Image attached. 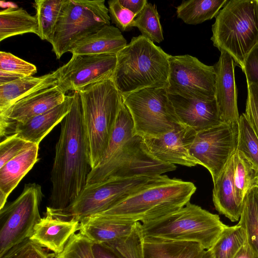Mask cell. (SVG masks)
Wrapping results in <instances>:
<instances>
[{
    "instance_id": "30",
    "label": "cell",
    "mask_w": 258,
    "mask_h": 258,
    "mask_svg": "<svg viewBox=\"0 0 258 258\" xmlns=\"http://www.w3.org/2000/svg\"><path fill=\"white\" fill-rule=\"evenodd\" d=\"M238 224L244 230L248 244L258 255V185L246 195Z\"/></svg>"
},
{
    "instance_id": "10",
    "label": "cell",
    "mask_w": 258,
    "mask_h": 258,
    "mask_svg": "<svg viewBox=\"0 0 258 258\" xmlns=\"http://www.w3.org/2000/svg\"><path fill=\"white\" fill-rule=\"evenodd\" d=\"M176 168L175 165L162 162L154 157L143 138L134 135L108 161L91 169L86 184L100 182L110 177L160 175Z\"/></svg>"
},
{
    "instance_id": "37",
    "label": "cell",
    "mask_w": 258,
    "mask_h": 258,
    "mask_svg": "<svg viewBox=\"0 0 258 258\" xmlns=\"http://www.w3.org/2000/svg\"><path fill=\"white\" fill-rule=\"evenodd\" d=\"M0 71L16 74L22 77L32 76L37 72L36 67L15 55L0 52Z\"/></svg>"
},
{
    "instance_id": "6",
    "label": "cell",
    "mask_w": 258,
    "mask_h": 258,
    "mask_svg": "<svg viewBox=\"0 0 258 258\" xmlns=\"http://www.w3.org/2000/svg\"><path fill=\"white\" fill-rule=\"evenodd\" d=\"M225 226L218 215L190 202L178 210L141 222L144 237L196 242L206 250Z\"/></svg>"
},
{
    "instance_id": "29",
    "label": "cell",
    "mask_w": 258,
    "mask_h": 258,
    "mask_svg": "<svg viewBox=\"0 0 258 258\" xmlns=\"http://www.w3.org/2000/svg\"><path fill=\"white\" fill-rule=\"evenodd\" d=\"M232 157L235 196L238 204L242 207L248 191L258 185V172L240 152L236 150Z\"/></svg>"
},
{
    "instance_id": "35",
    "label": "cell",
    "mask_w": 258,
    "mask_h": 258,
    "mask_svg": "<svg viewBox=\"0 0 258 258\" xmlns=\"http://www.w3.org/2000/svg\"><path fill=\"white\" fill-rule=\"evenodd\" d=\"M237 151L240 152L258 172V137L244 113L238 121Z\"/></svg>"
},
{
    "instance_id": "7",
    "label": "cell",
    "mask_w": 258,
    "mask_h": 258,
    "mask_svg": "<svg viewBox=\"0 0 258 258\" xmlns=\"http://www.w3.org/2000/svg\"><path fill=\"white\" fill-rule=\"evenodd\" d=\"M163 176L110 177L100 182L86 184L79 195L66 208L58 210L47 207L46 213L54 217L80 221L84 218L108 210Z\"/></svg>"
},
{
    "instance_id": "31",
    "label": "cell",
    "mask_w": 258,
    "mask_h": 258,
    "mask_svg": "<svg viewBox=\"0 0 258 258\" xmlns=\"http://www.w3.org/2000/svg\"><path fill=\"white\" fill-rule=\"evenodd\" d=\"M64 0L34 2L40 38L51 43Z\"/></svg>"
},
{
    "instance_id": "41",
    "label": "cell",
    "mask_w": 258,
    "mask_h": 258,
    "mask_svg": "<svg viewBox=\"0 0 258 258\" xmlns=\"http://www.w3.org/2000/svg\"><path fill=\"white\" fill-rule=\"evenodd\" d=\"M241 69L246 82L258 84V45L248 54Z\"/></svg>"
},
{
    "instance_id": "2",
    "label": "cell",
    "mask_w": 258,
    "mask_h": 258,
    "mask_svg": "<svg viewBox=\"0 0 258 258\" xmlns=\"http://www.w3.org/2000/svg\"><path fill=\"white\" fill-rule=\"evenodd\" d=\"M116 56L111 79L121 96L147 88L168 87L170 55L142 35L133 37Z\"/></svg>"
},
{
    "instance_id": "46",
    "label": "cell",
    "mask_w": 258,
    "mask_h": 258,
    "mask_svg": "<svg viewBox=\"0 0 258 258\" xmlns=\"http://www.w3.org/2000/svg\"><path fill=\"white\" fill-rule=\"evenodd\" d=\"M234 258H258V255L246 242L240 248Z\"/></svg>"
},
{
    "instance_id": "39",
    "label": "cell",
    "mask_w": 258,
    "mask_h": 258,
    "mask_svg": "<svg viewBox=\"0 0 258 258\" xmlns=\"http://www.w3.org/2000/svg\"><path fill=\"white\" fill-rule=\"evenodd\" d=\"M33 144L15 136L1 141L0 144V168Z\"/></svg>"
},
{
    "instance_id": "28",
    "label": "cell",
    "mask_w": 258,
    "mask_h": 258,
    "mask_svg": "<svg viewBox=\"0 0 258 258\" xmlns=\"http://www.w3.org/2000/svg\"><path fill=\"white\" fill-rule=\"evenodd\" d=\"M228 0L183 1L176 8L178 18L189 25L200 24L216 17Z\"/></svg>"
},
{
    "instance_id": "15",
    "label": "cell",
    "mask_w": 258,
    "mask_h": 258,
    "mask_svg": "<svg viewBox=\"0 0 258 258\" xmlns=\"http://www.w3.org/2000/svg\"><path fill=\"white\" fill-rule=\"evenodd\" d=\"M197 133L180 123L160 136L143 138L149 152L161 162L193 167L198 162L191 155L190 148Z\"/></svg>"
},
{
    "instance_id": "14",
    "label": "cell",
    "mask_w": 258,
    "mask_h": 258,
    "mask_svg": "<svg viewBox=\"0 0 258 258\" xmlns=\"http://www.w3.org/2000/svg\"><path fill=\"white\" fill-rule=\"evenodd\" d=\"M117 62L115 54H72L56 70L57 86L64 94L111 79Z\"/></svg>"
},
{
    "instance_id": "25",
    "label": "cell",
    "mask_w": 258,
    "mask_h": 258,
    "mask_svg": "<svg viewBox=\"0 0 258 258\" xmlns=\"http://www.w3.org/2000/svg\"><path fill=\"white\" fill-rule=\"evenodd\" d=\"M232 156L214 183L212 198L216 210L236 222L239 220L242 207L237 203L234 194Z\"/></svg>"
},
{
    "instance_id": "42",
    "label": "cell",
    "mask_w": 258,
    "mask_h": 258,
    "mask_svg": "<svg viewBox=\"0 0 258 258\" xmlns=\"http://www.w3.org/2000/svg\"><path fill=\"white\" fill-rule=\"evenodd\" d=\"M32 241L27 238L10 248L0 258H25Z\"/></svg>"
},
{
    "instance_id": "45",
    "label": "cell",
    "mask_w": 258,
    "mask_h": 258,
    "mask_svg": "<svg viewBox=\"0 0 258 258\" xmlns=\"http://www.w3.org/2000/svg\"><path fill=\"white\" fill-rule=\"evenodd\" d=\"M93 252L95 258H119L111 249L103 244L95 243Z\"/></svg>"
},
{
    "instance_id": "32",
    "label": "cell",
    "mask_w": 258,
    "mask_h": 258,
    "mask_svg": "<svg viewBox=\"0 0 258 258\" xmlns=\"http://www.w3.org/2000/svg\"><path fill=\"white\" fill-rule=\"evenodd\" d=\"M246 242L245 232L240 225L237 224L232 226L226 225L210 249L214 258H234Z\"/></svg>"
},
{
    "instance_id": "27",
    "label": "cell",
    "mask_w": 258,
    "mask_h": 258,
    "mask_svg": "<svg viewBox=\"0 0 258 258\" xmlns=\"http://www.w3.org/2000/svg\"><path fill=\"white\" fill-rule=\"evenodd\" d=\"M38 36L37 19L26 10L17 6H11L0 12V41L12 36L25 33Z\"/></svg>"
},
{
    "instance_id": "4",
    "label": "cell",
    "mask_w": 258,
    "mask_h": 258,
    "mask_svg": "<svg viewBox=\"0 0 258 258\" xmlns=\"http://www.w3.org/2000/svg\"><path fill=\"white\" fill-rule=\"evenodd\" d=\"M79 92L89 160L92 169L107 147L123 100L111 79L90 85Z\"/></svg>"
},
{
    "instance_id": "3",
    "label": "cell",
    "mask_w": 258,
    "mask_h": 258,
    "mask_svg": "<svg viewBox=\"0 0 258 258\" xmlns=\"http://www.w3.org/2000/svg\"><path fill=\"white\" fill-rule=\"evenodd\" d=\"M196 189L191 182L163 175L108 210L92 216L142 222L181 208L189 202Z\"/></svg>"
},
{
    "instance_id": "44",
    "label": "cell",
    "mask_w": 258,
    "mask_h": 258,
    "mask_svg": "<svg viewBox=\"0 0 258 258\" xmlns=\"http://www.w3.org/2000/svg\"><path fill=\"white\" fill-rule=\"evenodd\" d=\"M121 5L134 14L136 17L141 12L148 3L146 0H118Z\"/></svg>"
},
{
    "instance_id": "40",
    "label": "cell",
    "mask_w": 258,
    "mask_h": 258,
    "mask_svg": "<svg viewBox=\"0 0 258 258\" xmlns=\"http://www.w3.org/2000/svg\"><path fill=\"white\" fill-rule=\"evenodd\" d=\"M246 82L247 97L244 114L258 137V84Z\"/></svg>"
},
{
    "instance_id": "17",
    "label": "cell",
    "mask_w": 258,
    "mask_h": 258,
    "mask_svg": "<svg viewBox=\"0 0 258 258\" xmlns=\"http://www.w3.org/2000/svg\"><path fill=\"white\" fill-rule=\"evenodd\" d=\"M168 95L179 122L197 133L224 122L215 98L199 99Z\"/></svg>"
},
{
    "instance_id": "16",
    "label": "cell",
    "mask_w": 258,
    "mask_h": 258,
    "mask_svg": "<svg viewBox=\"0 0 258 258\" xmlns=\"http://www.w3.org/2000/svg\"><path fill=\"white\" fill-rule=\"evenodd\" d=\"M66 97L57 84L38 89L0 112V132L49 111L62 103Z\"/></svg>"
},
{
    "instance_id": "13",
    "label": "cell",
    "mask_w": 258,
    "mask_h": 258,
    "mask_svg": "<svg viewBox=\"0 0 258 258\" xmlns=\"http://www.w3.org/2000/svg\"><path fill=\"white\" fill-rule=\"evenodd\" d=\"M168 94L199 99L215 98L216 73L214 66H208L189 54L169 57Z\"/></svg>"
},
{
    "instance_id": "18",
    "label": "cell",
    "mask_w": 258,
    "mask_h": 258,
    "mask_svg": "<svg viewBox=\"0 0 258 258\" xmlns=\"http://www.w3.org/2000/svg\"><path fill=\"white\" fill-rule=\"evenodd\" d=\"M237 66L227 53L221 52L218 62L214 66L216 73L215 98L223 122H238L237 91L234 70Z\"/></svg>"
},
{
    "instance_id": "12",
    "label": "cell",
    "mask_w": 258,
    "mask_h": 258,
    "mask_svg": "<svg viewBox=\"0 0 258 258\" xmlns=\"http://www.w3.org/2000/svg\"><path fill=\"white\" fill-rule=\"evenodd\" d=\"M238 133V122H225L197 133L190 153L209 171L213 183L236 151Z\"/></svg>"
},
{
    "instance_id": "9",
    "label": "cell",
    "mask_w": 258,
    "mask_h": 258,
    "mask_svg": "<svg viewBox=\"0 0 258 258\" xmlns=\"http://www.w3.org/2000/svg\"><path fill=\"white\" fill-rule=\"evenodd\" d=\"M122 97L133 120L134 135L159 137L180 123L166 88H144Z\"/></svg>"
},
{
    "instance_id": "20",
    "label": "cell",
    "mask_w": 258,
    "mask_h": 258,
    "mask_svg": "<svg viewBox=\"0 0 258 258\" xmlns=\"http://www.w3.org/2000/svg\"><path fill=\"white\" fill-rule=\"evenodd\" d=\"M80 221L53 217L46 213L35 225L29 239L57 254L64 249L70 237L79 230Z\"/></svg>"
},
{
    "instance_id": "24",
    "label": "cell",
    "mask_w": 258,
    "mask_h": 258,
    "mask_svg": "<svg viewBox=\"0 0 258 258\" xmlns=\"http://www.w3.org/2000/svg\"><path fill=\"white\" fill-rule=\"evenodd\" d=\"M144 237V258H203L206 251L196 242Z\"/></svg>"
},
{
    "instance_id": "21",
    "label": "cell",
    "mask_w": 258,
    "mask_h": 258,
    "mask_svg": "<svg viewBox=\"0 0 258 258\" xmlns=\"http://www.w3.org/2000/svg\"><path fill=\"white\" fill-rule=\"evenodd\" d=\"M39 145L33 144L0 168V210L11 192L38 161Z\"/></svg>"
},
{
    "instance_id": "5",
    "label": "cell",
    "mask_w": 258,
    "mask_h": 258,
    "mask_svg": "<svg viewBox=\"0 0 258 258\" xmlns=\"http://www.w3.org/2000/svg\"><path fill=\"white\" fill-rule=\"evenodd\" d=\"M212 26L211 40L242 69L258 45V0H230L219 12Z\"/></svg>"
},
{
    "instance_id": "26",
    "label": "cell",
    "mask_w": 258,
    "mask_h": 258,
    "mask_svg": "<svg viewBox=\"0 0 258 258\" xmlns=\"http://www.w3.org/2000/svg\"><path fill=\"white\" fill-rule=\"evenodd\" d=\"M57 71L40 77L26 76L0 85V112L45 86L57 84Z\"/></svg>"
},
{
    "instance_id": "33",
    "label": "cell",
    "mask_w": 258,
    "mask_h": 258,
    "mask_svg": "<svg viewBox=\"0 0 258 258\" xmlns=\"http://www.w3.org/2000/svg\"><path fill=\"white\" fill-rule=\"evenodd\" d=\"M144 238L141 222H136L128 235L100 244L111 249L119 258H144Z\"/></svg>"
},
{
    "instance_id": "11",
    "label": "cell",
    "mask_w": 258,
    "mask_h": 258,
    "mask_svg": "<svg viewBox=\"0 0 258 258\" xmlns=\"http://www.w3.org/2000/svg\"><path fill=\"white\" fill-rule=\"evenodd\" d=\"M43 197L39 184L26 183L20 195L0 210V257L31 236L41 218L39 206Z\"/></svg>"
},
{
    "instance_id": "48",
    "label": "cell",
    "mask_w": 258,
    "mask_h": 258,
    "mask_svg": "<svg viewBox=\"0 0 258 258\" xmlns=\"http://www.w3.org/2000/svg\"><path fill=\"white\" fill-rule=\"evenodd\" d=\"M203 258H214L210 249L207 250Z\"/></svg>"
},
{
    "instance_id": "19",
    "label": "cell",
    "mask_w": 258,
    "mask_h": 258,
    "mask_svg": "<svg viewBox=\"0 0 258 258\" xmlns=\"http://www.w3.org/2000/svg\"><path fill=\"white\" fill-rule=\"evenodd\" d=\"M73 95H66L61 104L35 116L23 123L10 126L0 132L1 140L15 136L33 144L39 145L41 141L58 123H60L71 109Z\"/></svg>"
},
{
    "instance_id": "22",
    "label": "cell",
    "mask_w": 258,
    "mask_h": 258,
    "mask_svg": "<svg viewBox=\"0 0 258 258\" xmlns=\"http://www.w3.org/2000/svg\"><path fill=\"white\" fill-rule=\"evenodd\" d=\"M127 44L121 31L110 25L79 41L70 52L72 54H117Z\"/></svg>"
},
{
    "instance_id": "47",
    "label": "cell",
    "mask_w": 258,
    "mask_h": 258,
    "mask_svg": "<svg viewBox=\"0 0 258 258\" xmlns=\"http://www.w3.org/2000/svg\"><path fill=\"white\" fill-rule=\"evenodd\" d=\"M21 77H23L16 74L0 71V85L11 82Z\"/></svg>"
},
{
    "instance_id": "36",
    "label": "cell",
    "mask_w": 258,
    "mask_h": 258,
    "mask_svg": "<svg viewBox=\"0 0 258 258\" xmlns=\"http://www.w3.org/2000/svg\"><path fill=\"white\" fill-rule=\"evenodd\" d=\"M93 241L80 232L70 238L63 250L54 258H95Z\"/></svg>"
},
{
    "instance_id": "23",
    "label": "cell",
    "mask_w": 258,
    "mask_h": 258,
    "mask_svg": "<svg viewBox=\"0 0 258 258\" xmlns=\"http://www.w3.org/2000/svg\"><path fill=\"white\" fill-rule=\"evenodd\" d=\"M136 222L91 216L80 221L79 230L95 243H104L128 235Z\"/></svg>"
},
{
    "instance_id": "38",
    "label": "cell",
    "mask_w": 258,
    "mask_h": 258,
    "mask_svg": "<svg viewBox=\"0 0 258 258\" xmlns=\"http://www.w3.org/2000/svg\"><path fill=\"white\" fill-rule=\"evenodd\" d=\"M108 12L112 23L121 31H126L133 27L136 16L124 8L118 0L108 1Z\"/></svg>"
},
{
    "instance_id": "8",
    "label": "cell",
    "mask_w": 258,
    "mask_h": 258,
    "mask_svg": "<svg viewBox=\"0 0 258 258\" xmlns=\"http://www.w3.org/2000/svg\"><path fill=\"white\" fill-rule=\"evenodd\" d=\"M110 25L104 1L64 0L51 42L57 58L82 39Z\"/></svg>"
},
{
    "instance_id": "1",
    "label": "cell",
    "mask_w": 258,
    "mask_h": 258,
    "mask_svg": "<svg viewBox=\"0 0 258 258\" xmlns=\"http://www.w3.org/2000/svg\"><path fill=\"white\" fill-rule=\"evenodd\" d=\"M70 111L61 123L50 174L49 206L61 210L70 205L86 184L91 170L84 132L81 98L73 93Z\"/></svg>"
},
{
    "instance_id": "43",
    "label": "cell",
    "mask_w": 258,
    "mask_h": 258,
    "mask_svg": "<svg viewBox=\"0 0 258 258\" xmlns=\"http://www.w3.org/2000/svg\"><path fill=\"white\" fill-rule=\"evenodd\" d=\"M55 254L48 252L43 247L32 241L30 248L25 258H54Z\"/></svg>"
},
{
    "instance_id": "34",
    "label": "cell",
    "mask_w": 258,
    "mask_h": 258,
    "mask_svg": "<svg viewBox=\"0 0 258 258\" xmlns=\"http://www.w3.org/2000/svg\"><path fill=\"white\" fill-rule=\"evenodd\" d=\"M137 27L141 35L153 43L164 40L160 16L154 5L147 3L141 12L136 17L133 27Z\"/></svg>"
}]
</instances>
